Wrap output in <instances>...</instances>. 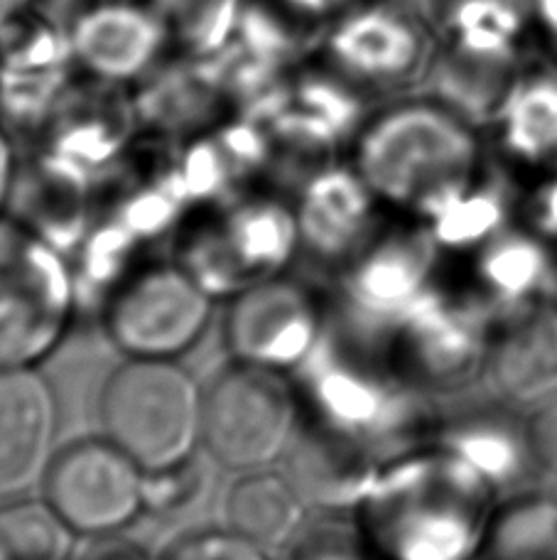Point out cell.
Returning <instances> with one entry per match:
<instances>
[{
    "instance_id": "cell-17",
    "label": "cell",
    "mask_w": 557,
    "mask_h": 560,
    "mask_svg": "<svg viewBox=\"0 0 557 560\" xmlns=\"http://www.w3.org/2000/svg\"><path fill=\"white\" fill-rule=\"evenodd\" d=\"M72 538L43 494H10L0 502V553L8 560H67Z\"/></svg>"
},
{
    "instance_id": "cell-20",
    "label": "cell",
    "mask_w": 557,
    "mask_h": 560,
    "mask_svg": "<svg viewBox=\"0 0 557 560\" xmlns=\"http://www.w3.org/2000/svg\"><path fill=\"white\" fill-rule=\"evenodd\" d=\"M155 560H271L232 528H199L177 536Z\"/></svg>"
},
{
    "instance_id": "cell-13",
    "label": "cell",
    "mask_w": 557,
    "mask_h": 560,
    "mask_svg": "<svg viewBox=\"0 0 557 560\" xmlns=\"http://www.w3.org/2000/svg\"><path fill=\"white\" fill-rule=\"evenodd\" d=\"M489 372L499 392L535 406L557 396V307L548 300L525 305L506 323L489 349Z\"/></svg>"
},
{
    "instance_id": "cell-16",
    "label": "cell",
    "mask_w": 557,
    "mask_h": 560,
    "mask_svg": "<svg viewBox=\"0 0 557 560\" xmlns=\"http://www.w3.org/2000/svg\"><path fill=\"white\" fill-rule=\"evenodd\" d=\"M486 560H557V499H515L486 528Z\"/></svg>"
},
{
    "instance_id": "cell-3",
    "label": "cell",
    "mask_w": 557,
    "mask_h": 560,
    "mask_svg": "<svg viewBox=\"0 0 557 560\" xmlns=\"http://www.w3.org/2000/svg\"><path fill=\"white\" fill-rule=\"evenodd\" d=\"M315 57L371 102L420 92L435 59L427 0H359L317 33Z\"/></svg>"
},
{
    "instance_id": "cell-18",
    "label": "cell",
    "mask_w": 557,
    "mask_h": 560,
    "mask_svg": "<svg viewBox=\"0 0 557 560\" xmlns=\"http://www.w3.org/2000/svg\"><path fill=\"white\" fill-rule=\"evenodd\" d=\"M170 37L173 52L218 57L226 49L248 0H151Z\"/></svg>"
},
{
    "instance_id": "cell-19",
    "label": "cell",
    "mask_w": 557,
    "mask_h": 560,
    "mask_svg": "<svg viewBox=\"0 0 557 560\" xmlns=\"http://www.w3.org/2000/svg\"><path fill=\"white\" fill-rule=\"evenodd\" d=\"M545 276H548V261L538 244L511 242L494 254L491 283L499 293L513 300H529V303L543 300L535 298V293L545 285Z\"/></svg>"
},
{
    "instance_id": "cell-9",
    "label": "cell",
    "mask_w": 557,
    "mask_h": 560,
    "mask_svg": "<svg viewBox=\"0 0 557 560\" xmlns=\"http://www.w3.org/2000/svg\"><path fill=\"white\" fill-rule=\"evenodd\" d=\"M79 72L64 20L43 5L0 15V124L10 136H39Z\"/></svg>"
},
{
    "instance_id": "cell-7",
    "label": "cell",
    "mask_w": 557,
    "mask_h": 560,
    "mask_svg": "<svg viewBox=\"0 0 557 560\" xmlns=\"http://www.w3.org/2000/svg\"><path fill=\"white\" fill-rule=\"evenodd\" d=\"M295 425L297 398L285 372L232 362L202 388V445L236 472L271 465Z\"/></svg>"
},
{
    "instance_id": "cell-14",
    "label": "cell",
    "mask_w": 557,
    "mask_h": 560,
    "mask_svg": "<svg viewBox=\"0 0 557 560\" xmlns=\"http://www.w3.org/2000/svg\"><path fill=\"white\" fill-rule=\"evenodd\" d=\"M486 128L513 163L535 170L557 165V69H525Z\"/></svg>"
},
{
    "instance_id": "cell-6",
    "label": "cell",
    "mask_w": 557,
    "mask_h": 560,
    "mask_svg": "<svg viewBox=\"0 0 557 560\" xmlns=\"http://www.w3.org/2000/svg\"><path fill=\"white\" fill-rule=\"evenodd\" d=\"M214 300L187 266L145 264L118 283L104 303L106 339L126 359H177L212 325Z\"/></svg>"
},
{
    "instance_id": "cell-11",
    "label": "cell",
    "mask_w": 557,
    "mask_h": 560,
    "mask_svg": "<svg viewBox=\"0 0 557 560\" xmlns=\"http://www.w3.org/2000/svg\"><path fill=\"white\" fill-rule=\"evenodd\" d=\"M322 329L320 300L283 276H265L236 290L224 315V345L234 362L275 372L300 364Z\"/></svg>"
},
{
    "instance_id": "cell-2",
    "label": "cell",
    "mask_w": 557,
    "mask_h": 560,
    "mask_svg": "<svg viewBox=\"0 0 557 560\" xmlns=\"http://www.w3.org/2000/svg\"><path fill=\"white\" fill-rule=\"evenodd\" d=\"M435 59L427 86L486 128L531 67L533 43L523 0H427Z\"/></svg>"
},
{
    "instance_id": "cell-25",
    "label": "cell",
    "mask_w": 557,
    "mask_h": 560,
    "mask_svg": "<svg viewBox=\"0 0 557 560\" xmlns=\"http://www.w3.org/2000/svg\"><path fill=\"white\" fill-rule=\"evenodd\" d=\"M20 160L15 155V140L8 128L0 124V217L8 214V205L13 199L17 183Z\"/></svg>"
},
{
    "instance_id": "cell-24",
    "label": "cell",
    "mask_w": 557,
    "mask_h": 560,
    "mask_svg": "<svg viewBox=\"0 0 557 560\" xmlns=\"http://www.w3.org/2000/svg\"><path fill=\"white\" fill-rule=\"evenodd\" d=\"M273 3L281 5L295 20H300L303 25L315 30V33H320L327 23H332L334 18H340L344 10H349L359 0H273Z\"/></svg>"
},
{
    "instance_id": "cell-12",
    "label": "cell",
    "mask_w": 557,
    "mask_h": 560,
    "mask_svg": "<svg viewBox=\"0 0 557 560\" xmlns=\"http://www.w3.org/2000/svg\"><path fill=\"white\" fill-rule=\"evenodd\" d=\"M57 430L55 392L37 366L0 369V497L43 477Z\"/></svg>"
},
{
    "instance_id": "cell-23",
    "label": "cell",
    "mask_w": 557,
    "mask_h": 560,
    "mask_svg": "<svg viewBox=\"0 0 557 560\" xmlns=\"http://www.w3.org/2000/svg\"><path fill=\"white\" fill-rule=\"evenodd\" d=\"M523 3L535 47L545 55V62L557 69V0H523Z\"/></svg>"
},
{
    "instance_id": "cell-26",
    "label": "cell",
    "mask_w": 557,
    "mask_h": 560,
    "mask_svg": "<svg viewBox=\"0 0 557 560\" xmlns=\"http://www.w3.org/2000/svg\"><path fill=\"white\" fill-rule=\"evenodd\" d=\"M79 560H155L147 556L141 546L116 536H102L92 538V546L86 548V553Z\"/></svg>"
},
{
    "instance_id": "cell-22",
    "label": "cell",
    "mask_w": 557,
    "mask_h": 560,
    "mask_svg": "<svg viewBox=\"0 0 557 560\" xmlns=\"http://www.w3.org/2000/svg\"><path fill=\"white\" fill-rule=\"evenodd\" d=\"M525 435H529L533 463L548 472H557V396L545 401L541 411L529 420Z\"/></svg>"
},
{
    "instance_id": "cell-8",
    "label": "cell",
    "mask_w": 557,
    "mask_h": 560,
    "mask_svg": "<svg viewBox=\"0 0 557 560\" xmlns=\"http://www.w3.org/2000/svg\"><path fill=\"white\" fill-rule=\"evenodd\" d=\"M39 494L74 536H116L147 512V472L106 435L55 450Z\"/></svg>"
},
{
    "instance_id": "cell-21",
    "label": "cell",
    "mask_w": 557,
    "mask_h": 560,
    "mask_svg": "<svg viewBox=\"0 0 557 560\" xmlns=\"http://www.w3.org/2000/svg\"><path fill=\"white\" fill-rule=\"evenodd\" d=\"M199 492V472L194 467V457L185 459L180 465L155 469L147 472V512L155 509H180L189 504Z\"/></svg>"
},
{
    "instance_id": "cell-1",
    "label": "cell",
    "mask_w": 557,
    "mask_h": 560,
    "mask_svg": "<svg viewBox=\"0 0 557 560\" xmlns=\"http://www.w3.org/2000/svg\"><path fill=\"white\" fill-rule=\"evenodd\" d=\"M484 128L432 92L376 104L349 148V165L378 205L432 212L484 175Z\"/></svg>"
},
{
    "instance_id": "cell-28",
    "label": "cell",
    "mask_w": 557,
    "mask_h": 560,
    "mask_svg": "<svg viewBox=\"0 0 557 560\" xmlns=\"http://www.w3.org/2000/svg\"><path fill=\"white\" fill-rule=\"evenodd\" d=\"M0 560H8V558H5V556H3V553H0Z\"/></svg>"
},
{
    "instance_id": "cell-4",
    "label": "cell",
    "mask_w": 557,
    "mask_h": 560,
    "mask_svg": "<svg viewBox=\"0 0 557 560\" xmlns=\"http://www.w3.org/2000/svg\"><path fill=\"white\" fill-rule=\"evenodd\" d=\"M98 420L145 472L180 465L202 445V388L180 362L126 359L106 378Z\"/></svg>"
},
{
    "instance_id": "cell-15",
    "label": "cell",
    "mask_w": 557,
    "mask_h": 560,
    "mask_svg": "<svg viewBox=\"0 0 557 560\" xmlns=\"http://www.w3.org/2000/svg\"><path fill=\"white\" fill-rule=\"evenodd\" d=\"M224 522L261 551H281L305 522L303 494L291 479L265 467L241 472L226 492Z\"/></svg>"
},
{
    "instance_id": "cell-5",
    "label": "cell",
    "mask_w": 557,
    "mask_h": 560,
    "mask_svg": "<svg viewBox=\"0 0 557 560\" xmlns=\"http://www.w3.org/2000/svg\"><path fill=\"white\" fill-rule=\"evenodd\" d=\"M74 307L64 256L27 222L0 217V369L39 366L55 354Z\"/></svg>"
},
{
    "instance_id": "cell-27",
    "label": "cell",
    "mask_w": 557,
    "mask_h": 560,
    "mask_svg": "<svg viewBox=\"0 0 557 560\" xmlns=\"http://www.w3.org/2000/svg\"><path fill=\"white\" fill-rule=\"evenodd\" d=\"M37 5H43V0H0V15L17 13V10H27Z\"/></svg>"
},
{
    "instance_id": "cell-10",
    "label": "cell",
    "mask_w": 557,
    "mask_h": 560,
    "mask_svg": "<svg viewBox=\"0 0 557 560\" xmlns=\"http://www.w3.org/2000/svg\"><path fill=\"white\" fill-rule=\"evenodd\" d=\"M64 27L79 77L96 84L135 89L173 55L151 0H79Z\"/></svg>"
}]
</instances>
